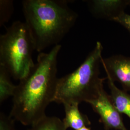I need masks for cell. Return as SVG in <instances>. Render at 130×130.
Returning a JSON list of instances; mask_svg holds the SVG:
<instances>
[{"label": "cell", "mask_w": 130, "mask_h": 130, "mask_svg": "<svg viewBox=\"0 0 130 130\" xmlns=\"http://www.w3.org/2000/svg\"><path fill=\"white\" fill-rule=\"evenodd\" d=\"M61 48L58 44L48 53H40L32 70L17 85L9 116L24 125L31 126L46 116L47 107L56 93Z\"/></svg>", "instance_id": "cell-1"}, {"label": "cell", "mask_w": 130, "mask_h": 130, "mask_svg": "<svg viewBox=\"0 0 130 130\" xmlns=\"http://www.w3.org/2000/svg\"><path fill=\"white\" fill-rule=\"evenodd\" d=\"M64 0H24L25 22L30 32L35 50L58 45L76 23L78 14Z\"/></svg>", "instance_id": "cell-2"}, {"label": "cell", "mask_w": 130, "mask_h": 130, "mask_svg": "<svg viewBox=\"0 0 130 130\" xmlns=\"http://www.w3.org/2000/svg\"><path fill=\"white\" fill-rule=\"evenodd\" d=\"M103 50L102 43L96 42L93 50L76 70L58 78L53 102L79 104L98 97L104 89L106 79L100 77Z\"/></svg>", "instance_id": "cell-3"}, {"label": "cell", "mask_w": 130, "mask_h": 130, "mask_svg": "<svg viewBox=\"0 0 130 130\" xmlns=\"http://www.w3.org/2000/svg\"><path fill=\"white\" fill-rule=\"evenodd\" d=\"M35 45L25 22L16 21L0 36V66L15 80L27 76L34 67L32 54Z\"/></svg>", "instance_id": "cell-4"}, {"label": "cell", "mask_w": 130, "mask_h": 130, "mask_svg": "<svg viewBox=\"0 0 130 130\" xmlns=\"http://www.w3.org/2000/svg\"><path fill=\"white\" fill-rule=\"evenodd\" d=\"M100 117L106 130H127L122 117L112 104L109 94L103 89L97 98L88 101Z\"/></svg>", "instance_id": "cell-5"}, {"label": "cell", "mask_w": 130, "mask_h": 130, "mask_svg": "<svg viewBox=\"0 0 130 130\" xmlns=\"http://www.w3.org/2000/svg\"><path fill=\"white\" fill-rule=\"evenodd\" d=\"M107 77L121 84L123 90L130 93V57L114 55L102 59Z\"/></svg>", "instance_id": "cell-6"}, {"label": "cell", "mask_w": 130, "mask_h": 130, "mask_svg": "<svg viewBox=\"0 0 130 130\" xmlns=\"http://www.w3.org/2000/svg\"><path fill=\"white\" fill-rule=\"evenodd\" d=\"M89 9L93 17L110 21L121 13L129 6V0L87 1Z\"/></svg>", "instance_id": "cell-7"}, {"label": "cell", "mask_w": 130, "mask_h": 130, "mask_svg": "<svg viewBox=\"0 0 130 130\" xmlns=\"http://www.w3.org/2000/svg\"><path fill=\"white\" fill-rule=\"evenodd\" d=\"M65 117L63 120L66 129L71 128L74 130H79L84 127H89L91 121L88 117L83 114L79 110L78 104H64Z\"/></svg>", "instance_id": "cell-8"}, {"label": "cell", "mask_w": 130, "mask_h": 130, "mask_svg": "<svg viewBox=\"0 0 130 130\" xmlns=\"http://www.w3.org/2000/svg\"><path fill=\"white\" fill-rule=\"evenodd\" d=\"M106 78L112 104L120 114H125L130 119V93L119 88L109 77Z\"/></svg>", "instance_id": "cell-9"}, {"label": "cell", "mask_w": 130, "mask_h": 130, "mask_svg": "<svg viewBox=\"0 0 130 130\" xmlns=\"http://www.w3.org/2000/svg\"><path fill=\"white\" fill-rule=\"evenodd\" d=\"M12 77L4 67L0 66V103L3 102L11 96H13L17 85L12 83Z\"/></svg>", "instance_id": "cell-10"}, {"label": "cell", "mask_w": 130, "mask_h": 130, "mask_svg": "<svg viewBox=\"0 0 130 130\" xmlns=\"http://www.w3.org/2000/svg\"><path fill=\"white\" fill-rule=\"evenodd\" d=\"M28 130H67L62 121L56 117L46 116Z\"/></svg>", "instance_id": "cell-11"}, {"label": "cell", "mask_w": 130, "mask_h": 130, "mask_svg": "<svg viewBox=\"0 0 130 130\" xmlns=\"http://www.w3.org/2000/svg\"><path fill=\"white\" fill-rule=\"evenodd\" d=\"M1 25L9 19L13 11V3L9 1H1Z\"/></svg>", "instance_id": "cell-12"}, {"label": "cell", "mask_w": 130, "mask_h": 130, "mask_svg": "<svg viewBox=\"0 0 130 130\" xmlns=\"http://www.w3.org/2000/svg\"><path fill=\"white\" fill-rule=\"evenodd\" d=\"M12 117L7 116L3 112L0 114V130H17L14 121Z\"/></svg>", "instance_id": "cell-13"}, {"label": "cell", "mask_w": 130, "mask_h": 130, "mask_svg": "<svg viewBox=\"0 0 130 130\" xmlns=\"http://www.w3.org/2000/svg\"><path fill=\"white\" fill-rule=\"evenodd\" d=\"M112 21L120 24L125 28L130 33V14L126 13L125 12H122L113 19Z\"/></svg>", "instance_id": "cell-14"}, {"label": "cell", "mask_w": 130, "mask_h": 130, "mask_svg": "<svg viewBox=\"0 0 130 130\" xmlns=\"http://www.w3.org/2000/svg\"><path fill=\"white\" fill-rule=\"evenodd\" d=\"M79 130H91V129L90 127L86 126V127H84L83 128H82V129H80Z\"/></svg>", "instance_id": "cell-15"}, {"label": "cell", "mask_w": 130, "mask_h": 130, "mask_svg": "<svg viewBox=\"0 0 130 130\" xmlns=\"http://www.w3.org/2000/svg\"><path fill=\"white\" fill-rule=\"evenodd\" d=\"M129 6H130V0H129Z\"/></svg>", "instance_id": "cell-16"}]
</instances>
